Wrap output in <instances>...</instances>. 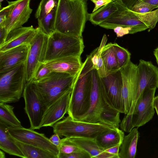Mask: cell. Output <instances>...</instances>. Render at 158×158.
Masks as SVG:
<instances>
[{"label": "cell", "mask_w": 158, "mask_h": 158, "mask_svg": "<svg viewBox=\"0 0 158 158\" xmlns=\"http://www.w3.org/2000/svg\"><path fill=\"white\" fill-rule=\"evenodd\" d=\"M48 36L39 28L35 36L29 44L26 62L27 82L32 81L40 65L45 62Z\"/></svg>", "instance_id": "9"}, {"label": "cell", "mask_w": 158, "mask_h": 158, "mask_svg": "<svg viewBox=\"0 0 158 158\" xmlns=\"http://www.w3.org/2000/svg\"><path fill=\"white\" fill-rule=\"evenodd\" d=\"M24 100L25 112L28 118L30 128L39 129L45 109L40 93L32 81L26 83L23 95Z\"/></svg>", "instance_id": "8"}, {"label": "cell", "mask_w": 158, "mask_h": 158, "mask_svg": "<svg viewBox=\"0 0 158 158\" xmlns=\"http://www.w3.org/2000/svg\"><path fill=\"white\" fill-rule=\"evenodd\" d=\"M113 30L118 37H121L128 34H133L131 28L129 27L118 26Z\"/></svg>", "instance_id": "41"}, {"label": "cell", "mask_w": 158, "mask_h": 158, "mask_svg": "<svg viewBox=\"0 0 158 158\" xmlns=\"http://www.w3.org/2000/svg\"><path fill=\"white\" fill-rule=\"evenodd\" d=\"M107 40V37L103 36L100 46L89 55L93 64L94 69L96 70L101 78L110 73L106 69L101 55V50L105 45Z\"/></svg>", "instance_id": "29"}, {"label": "cell", "mask_w": 158, "mask_h": 158, "mask_svg": "<svg viewBox=\"0 0 158 158\" xmlns=\"http://www.w3.org/2000/svg\"><path fill=\"white\" fill-rule=\"evenodd\" d=\"M39 27H22L10 31L4 43L0 46V51H3L21 45L29 44L35 36Z\"/></svg>", "instance_id": "18"}, {"label": "cell", "mask_w": 158, "mask_h": 158, "mask_svg": "<svg viewBox=\"0 0 158 158\" xmlns=\"http://www.w3.org/2000/svg\"><path fill=\"white\" fill-rule=\"evenodd\" d=\"M156 89L146 88L137 100L131 114L134 128L144 125L153 118L155 113L153 101Z\"/></svg>", "instance_id": "13"}, {"label": "cell", "mask_w": 158, "mask_h": 158, "mask_svg": "<svg viewBox=\"0 0 158 158\" xmlns=\"http://www.w3.org/2000/svg\"><path fill=\"white\" fill-rule=\"evenodd\" d=\"M1 149L0 150V158H5V154L3 151L1 150Z\"/></svg>", "instance_id": "49"}, {"label": "cell", "mask_w": 158, "mask_h": 158, "mask_svg": "<svg viewBox=\"0 0 158 158\" xmlns=\"http://www.w3.org/2000/svg\"><path fill=\"white\" fill-rule=\"evenodd\" d=\"M124 136L123 131L118 128H114L102 133L95 139L99 146L105 150L118 144H121Z\"/></svg>", "instance_id": "23"}, {"label": "cell", "mask_w": 158, "mask_h": 158, "mask_svg": "<svg viewBox=\"0 0 158 158\" xmlns=\"http://www.w3.org/2000/svg\"><path fill=\"white\" fill-rule=\"evenodd\" d=\"M85 0V1H87V0Z\"/></svg>", "instance_id": "50"}, {"label": "cell", "mask_w": 158, "mask_h": 158, "mask_svg": "<svg viewBox=\"0 0 158 158\" xmlns=\"http://www.w3.org/2000/svg\"><path fill=\"white\" fill-rule=\"evenodd\" d=\"M7 33L6 30L3 27H0V46L5 42Z\"/></svg>", "instance_id": "45"}, {"label": "cell", "mask_w": 158, "mask_h": 158, "mask_svg": "<svg viewBox=\"0 0 158 158\" xmlns=\"http://www.w3.org/2000/svg\"><path fill=\"white\" fill-rule=\"evenodd\" d=\"M14 109L12 106L0 102V122L9 127H22L20 121L14 113Z\"/></svg>", "instance_id": "30"}, {"label": "cell", "mask_w": 158, "mask_h": 158, "mask_svg": "<svg viewBox=\"0 0 158 158\" xmlns=\"http://www.w3.org/2000/svg\"><path fill=\"white\" fill-rule=\"evenodd\" d=\"M60 137V136L58 134L54 133L49 139L51 143L58 147V148L60 146L61 140V139Z\"/></svg>", "instance_id": "43"}, {"label": "cell", "mask_w": 158, "mask_h": 158, "mask_svg": "<svg viewBox=\"0 0 158 158\" xmlns=\"http://www.w3.org/2000/svg\"><path fill=\"white\" fill-rule=\"evenodd\" d=\"M75 77L65 73L52 71L43 78L33 81L40 93L45 110L72 89Z\"/></svg>", "instance_id": "3"}, {"label": "cell", "mask_w": 158, "mask_h": 158, "mask_svg": "<svg viewBox=\"0 0 158 158\" xmlns=\"http://www.w3.org/2000/svg\"><path fill=\"white\" fill-rule=\"evenodd\" d=\"M58 149L59 153L65 154L71 153L81 149L70 141L68 137H67L61 139Z\"/></svg>", "instance_id": "35"}, {"label": "cell", "mask_w": 158, "mask_h": 158, "mask_svg": "<svg viewBox=\"0 0 158 158\" xmlns=\"http://www.w3.org/2000/svg\"><path fill=\"white\" fill-rule=\"evenodd\" d=\"M95 4V7L92 12L97 10L103 6L111 2L113 0H90Z\"/></svg>", "instance_id": "42"}, {"label": "cell", "mask_w": 158, "mask_h": 158, "mask_svg": "<svg viewBox=\"0 0 158 158\" xmlns=\"http://www.w3.org/2000/svg\"><path fill=\"white\" fill-rule=\"evenodd\" d=\"M137 67V81L134 103L127 114H132L137 101L146 87L158 88V68L151 61L140 60Z\"/></svg>", "instance_id": "14"}, {"label": "cell", "mask_w": 158, "mask_h": 158, "mask_svg": "<svg viewBox=\"0 0 158 158\" xmlns=\"http://www.w3.org/2000/svg\"><path fill=\"white\" fill-rule=\"evenodd\" d=\"M57 158H91L89 154L81 149L79 151L71 153L65 154L59 153Z\"/></svg>", "instance_id": "37"}, {"label": "cell", "mask_w": 158, "mask_h": 158, "mask_svg": "<svg viewBox=\"0 0 158 158\" xmlns=\"http://www.w3.org/2000/svg\"><path fill=\"white\" fill-rule=\"evenodd\" d=\"M44 63L52 72L65 73L74 77L82 64L81 57L76 56L62 57Z\"/></svg>", "instance_id": "20"}, {"label": "cell", "mask_w": 158, "mask_h": 158, "mask_svg": "<svg viewBox=\"0 0 158 158\" xmlns=\"http://www.w3.org/2000/svg\"><path fill=\"white\" fill-rule=\"evenodd\" d=\"M157 7L158 6L152 5L142 0H138L130 9L134 12L143 13L150 12Z\"/></svg>", "instance_id": "36"}, {"label": "cell", "mask_w": 158, "mask_h": 158, "mask_svg": "<svg viewBox=\"0 0 158 158\" xmlns=\"http://www.w3.org/2000/svg\"><path fill=\"white\" fill-rule=\"evenodd\" d=\"M26 62L0 72V102L19 101L26 84Z\"/></svg>", "instance_id": "4"}, {"label": "cell", "mask_w": 158, "mask_h": 158, "mask_svg": "<svg viewBox=\"0 0 158 158\" xmlns=\"http://www.w3.org/2000/svg\"><path fill=\"white\" fill-rule=\"evenodd\" d=\"M91 78L89 107L86 113L76 120L98 123L99 115L105 106L115 109L108 97L101 78L94 69L91 70Z\"/></svg>", "instance_id": "7"}, {"label": "cell", "mask_w": 158, "mask_h": 158, "mask_svg": "<svg viewBox=\"0 0 158 158\" xmlns=\"http://www.w3.org/2000/svg\"><path fill=\"white\" fill-rule=\"evenodd\" d=\"M72 90L67 91L46 109L41 127H52L64 117L68 111Z\"/></svg>", "instance_id": "16"}, {"label": "cell", "mask_w": 158, "mask_h": 158, "mask_svg": "<svg viewBox=\"0 0 158 158\" xmlns=\"http://www.w3.org/2000/svg\"><path fill=\"white\" fill-rule=\"evenodd\" d=\"M143 2L150 4L158 6V0H142Z\"/></svg>", "instance_id": "47"}, {"label": "cell", "mask_w": 158, "mask_h": 158, "mask_svg": "<svg viewBox=\"0 0 158 158\" xmlns=\"http://www.w3.org/2000/svg\"><path fill=\"white\" fill-rule=\"evenodd\" d=\"M12 137L25 158H57L56 156L49 152L23 143Z\"/></svg>", "instance_id": "26"}, {"label": "cell", "mask_w": 158, "mask_h": 158, "mask_svg": "<svg viewBox=\"0 0 158 158\" xmlns=\"http://www.w3.org/2000/svg\"><path fill=\"white\" fill-rule=\"evenodd\" d=\"M153 106L158 116V95L155 97L153 101Z\"/></svg>", "instance_id": "46"}, {"label": "cell", "mask_w": 158, "mask_h": 158, "mask_svg": "<svg viewBox=\"0 0 158 158\" xmlns=\"http://www.w3.org/2000/svg\"><path fill=\"white\" fill-rule=\"evenodd\" d=\"M51 72L45 63H43L40 65L37 69L32 81L39 80L45 77Z\"/></svg>", "instance_id": "39"}, {"label": "cell", "mask_w": 158, "mask_h": 158, "mask_svg": "<svg viewBox=\"0 0 158 158\" xmlns=\"http://www.w3.org/2000/svg\"><path fill=\"white\" fill-rule=\"evenodd\" d=\"M9 126L0 122V148L8 154L23 158L25 156L14 143L7 130Z\"/></svg>", "instance_id": "24"}, {"label": "cell", "mask_w": 158, "mask_h": 158, "mask_svg": "<svg viewBox=\"0 0 158 158\" xmlns=\"http://www.w3.org/2000/svg\"><path fill=\"white\" fill-rule=\"evenodd\" d=\"M57 6L43 18L38 19V27L49 36L55 31V23Z\"/></svg>", "instance_id": "31"}, {"label": "cell", "mask_w": 158, "mask_h": 158, "mask_svg": "<svg viewBox=\"0 0 158 158\" xmlns=\"http://www.w3.org/2000/svg\"><path fill=\"white\" fill-rule=\"evenodd\" d=\"M7 130L11 136L23 143L40 148L49 152L56 156L59 149L53 144L44 134L40 133L30 128L23 127H9Z\"/></svg>", "instance_id": "12"}, {"label": "cell", "mask_w": 158, "mask_h": 158, "mask_svg": "<svg viewBox=\"0 0 158 158\" xmlns=\"http://www.w3.org/2000/svg\"><path fill=\"white\" fill-rule=\"evenodd\" d=\"M84 47L82 37L70 36L55 31L48 36L44 63L65 57H81Z\"/></svg>", "instance_id": "5"}, {"label": "cell", "mask_w": 158, "mask_h": 158, "mask_svg": "<svg viewBox=\"0 0 158 158\" xmlns=\"http://www.w3.org/2000/svg\"><path fill=\"white\" fill-rule=\"evenodd\" d=\"M101 79L111 103L116 110L123 113L121 103L122 81L119 70L110 73Z\"/></svg>", "instance_id": "17"}, {"label": "cell", "mask_w": 158, "mask_h": 158, "mask_svg": "<svg viewBox=\"0 0 158 158\" xmlns=\"http://www.w3.org/2000/svg\"><path fill=\"white\" fill-rule=\"evenodd\" d=\"M94 69L89 55L75 77L68 110V115L76 120L88 111L89 106L91 70Z\"/></svg>", "instance_id": "2"}, {"label": "cell", "mask_w": 158, "mask_h": 158, "mask_svg": "<svg viewBox=\"0 0 158 158\" xmlns=\"http://www.w3.org/2000/svg\"><path fill=\"white\" fill-rule=\"evenodd\" d=\"M101 55L104 66L109 73H115L120 70L112 43H109L103 47Z\"/></svg>", "instance_id": "27"}, {"label": "cell", "mask_w": 158, "mask_h": 158, "mask_svg": "<svg viewBox=\"0 0 158 158\" xmlns=\"http://www.w3.org/2000/svg\"><path fill=\"white\" fill-rule=\"evenodd\" d=\"M59 0H41L36 10L35 17L41 19L58 6Z\"/></svg>", "instance_id": "34"}, {"label": "cell", "mask_w": 158, "mask_h": 158, "mask_svg": "<svg viewBox=\"0 0 158 158\" xmlns=\"http://www.w3.org/2000/svg\"><path fill=\"white\" fill-rule=\"evenodd\" d=\"M117 1L118 10L99 26L111 29L118 26L129 27L131 28L133 34L148 29L147 25L139 19L132 10Z\"/></svg>", "instance_id": "10"}, {"label": "cell", "mask_w": 158, "mask_h": 158, "mask_svg": "<svg viewBox=\"0 0 158 158\" xmlns=\"http://www.w3.org/2000/svg\"><path fill=\"white\" fill-rule=\"evenodd\" d=\"M29 44L21 45L0 51V72L9 69L27 60Z\"/></svg>", "instance_id": "19"}, {"label": "cell", "mask_w": 158, "mask_h": 158, "mask_svg": "<svg viewBox=\"0 0 158 158\" xmlns=\"http://www.w3.org/2000/svg\"><path fill=\"white\" fill-rule=\"evenodd\" d=\"M8 5L1 8L0 11V26H3L8 17L13 6L14 1H8Z\"/></svg>", "instance_id": "40"}, {"label": "cell", "mask_w": 158, "mask_h": 158, "mask_svg": "<svg viewBox=\"0 0 158 158\" xmlns=\"http://www.w3.org/2000/svg\"><path fill=\"white\" fill-rule=\"evenodd\" d=\"M139 133L137 128H134L129 133L124 136L120 147L119 158H135Z\"/></svg>", "instance_id": "22"}, {"label": "cell", "mask_w": 158, "mask_h": 158, "mask_svg": "<svg viewBox=\"0 0 158 158\" xmlns=\"http://www.w3.org/2000/svg\"><path fill=\"white\" fill-rule=\"evenodd\" d=\"M153 52L156 62L158 65V47L155 49Z\"/></svg>", "instance_id": "48"}, {"label": "cell", "mask_w": 158, "mask_h": 158, "mask_svg": "<svg viewBox=\"0 0 158 158\" xmlns=\"http://www.w3.org/2000/svg\"><path fill=\"white\" fill-rule=\"evenodd\" d=\"M121 144H118L106 149L105 151L111 154L118 156L119 158V153Z\"/></svg>", "instance_id": "44"}, {"label": "cell", "mask_w": 158, "mask_h": 158, "mask_svg": "<svg viewBox=\"0 0 158 158\" xmlns=\"http://www.w3.org/2000/svg\"><path fill=\"white\" fill-rule=\"evenodd\" d=\"M120 124V127L123 131L129 133L134 128L132 121V115L127 114Z\"/></svg>", "instance_id": "38"}, {"label": "cell", "mask_w": 158, "mask_h": 158, "mask_svg": "<svg viewBox=\"0 0 158 158\" xmlns=\"http://www.w3.org/2000/svg\"><path fill=\"white\" fill-rule=\"evenodd\" d=\"M122 81L121 103L123 113L127 114L135 100L137 81V65L131 61L119 70Z\"/></svg>", "instance_id": "11"}, {"label": "cell", "mask_w": 158, "mask_h": 158, "mask_svg": "<svg viewBox=\"0 0 158 158\" xmlns=\"http://www.w3.org/2000/svg\"><path fill=\"white\" fill-rule=\"evenodd\" d=\"M87 1L59 0L57 9L55 30L63 34L82 37L88 20Z\"/></svg>", "instance_id": "1"}, {"label": "cell", "mask_w": 158, "mask_h": 158, "mask_svg": "<svg viewBox=\"0 0 158 158\" xmlns=\"http://www.w3.org/2000/svg\"><path fill=\"white\" fill-rule=\"evenodd\" d=\"M30 0L14 1L13 6L2 26L6 30L7 35L11 31L21 27L30 18L32 9L30 7Z\"/></svg>", "instance_id": "15"}, {"label": "cell", "mask_w": 158, "mask_h": 158, "mask_svg": "<svg viewBox=\"0 0 158 158\" xmlns=\"http://www.w3.org/2000/svg\"><path fill=\"white\" fill-rule=\"evenodd\" d=\"M118 10L117 0H113L92 13L89 14L88 20L92 24L99 25Z\"/></svg>", "instance_id": "25"}, {"label": "cell", "mask_w": 158, "mask_h": 158, "mask_svg": "<svg viewBox=\"0 0 158 158\" xmlns=\"http://www.w3.org/2000/svg\"><path fill=\"white\" fill-rule=\"evenodd\" d=\"M133 12L140 21L147 25L149 31L155 27L158 22V8L145 13Z\"/></svg>", "instance_id": "32"}, {"label": "cell", "mask_w": 158, "mask_h": 158, "mask_svg": "<svg viewBox=\"0 0 158 158\" xmlns=\"http://www.w3.org/2000/svg\"><path fill=\"white\" fill-rule=\"evenodd\" d=\"M113 46L120 69L126 66L131 61V54L127 50L116 43L113 44Z\"/></svg>", "instance_id": "33"}, {"label": "cell", "mask_w": 158, "mask_h": 158, "mask_svg": "<svg viewBox=\"0 0 158 158\" xmlns=\"http://www.w3.org/2000/svg\"><path fill=\"white\" fill-rule=\"evenodd\" d=\"M68 138L79 148L88 152L91 158H119L118 156L110 153L100 148L95 139L82 137Z\"/></svg>", "instance_id": "21"}, {"label": "cell", "mask_w": 158, "mask_h": 158, "mask_svg": "<svg viewBox=\"0 0 158 158\" xmlns=\"http://www.w3.org/2000/svg\"><path fill=\"white\" fill-rule=\"evenodd\" d=\"M120 113L108 105L105 106L100 113L98 123L114 128H118L121 123Z\"/></svg>", "instance_id": "28"}, {"label": "cell", "mask_w": 158, "mask_h": 158, "mask_svg": "<svg viewBox=\"0 0 158 158\" xmlns=\"http://www.w3.org/2000/svg\"><path fill=\"white\" fill-rule=\"evenodd\" d=\"M54 133L60 137H82L95 139L102 133L114 128L99 123L73 120L69 115L52 126Z\"/></svg>", "instance_id": "6"}]
</instances>
